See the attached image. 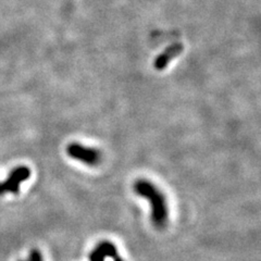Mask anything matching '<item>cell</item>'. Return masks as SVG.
Masks as SVG:
<instances>
[{
	"label": "cell",
	"instance_id": "1",
	"mask_svg": "<svg viewBox=\"0 0 261 261\" xmlns=\"http://www.w3.org/2000/svg\"><path fill=\"white\" fill-rule=\"evenodd\" d=\"M138 196L146 198L151 205V221L157 228L165 227L168 221V205L163 194L147 179H138L134 184Z\"/></svg>",
	"mask_w": 261,
	"mask_h": 261
},
{
	"label": "cell",
	"instance_id": "2",
	"mask_svg": "<svg viewBox=\"0 0 261 261\" xmlns=\"http://www.w3.org/2000/svg\"><path fill=\"white\" fill-rule=\"evenodd\" d=\"M67 153L72 159L79 160L88 166H97L101 160V153L92 147H86L79 143H72L67 147Z\"/></svg>",
	"mask_w": 261,
	"mask_h": 261
},
{
	"label": "cell",
	"instance_id": "3",
	"mask_svg": "<svg viewBox=\"0 0 261 261\" xmlns=\"http://www.w3.org/2000/svg\"><path fill=\"white\" fill-rule=\"evenodd\" d=\"M31 176V170L28 167L15 168L4 183H0V195L5 193L18 194L20 185Z\"/></svg>",
	"mask_w": 261,
	"mask_h": 261
},
{
	"label": "cell",
	"instance_id": "4",
	"mask_svg": "<svg viewBox=\"0 0 261 261\" xmlns=\"http://www.w3.org/2000/svg\"><path fill=\"white\" fill-rule=\"evenodd\" d=\"M183 49H184V46L181 43H174L172 45H170L169 47H167L165 50H163L157 58L154 59L153 61L154 69L158 71L165 70L171 60L176 58V57H178L182 54Z\"/></svg>",
	"mask_w": 261,
	"mask_h": 261
},
{
	"label": "cell",
	"instance_id": "5",
	"mask_svg": "<svg viewBox=\"0 0 261 261\" xmlns=\"http://www.w3.org/2000/svg\"><path fill=\"white\" fill-rule=\"evenodd\" d=\"M107 257L116 259L118 257V251L112 243L102 242L93 250L91 254V261H105V258Z\"/></svg>",
	"mask_w": 261,
	"mask_h": 261
},
{
	"label": "cell",
	"instance_id": "6",
	"mask_svg": "<svg viewBox=\"0 0 261 261\" xmlns=\"http://www.w3.org/2000/svg\"><path fill=\"white\" fill-rule=\"evenodd\" d=\"M30 261H43L42 254H40L39 250L33 249L30 254Z\"/></svg>",
	"mask_w": 261,
	"mask_h": 261
},
{
	"label": "cell",
	"instance_id": "7",
	"mask_svg": "<svg viewBox=\"0 0 261 261\" xmlns=\"http://www.w3.org/2000/svg\"><path fill=\"white\" fill-rule=\"evenodd\" d=\"M114 261H124L123 259H121V258H119V257H117L116 259H114Z\"/></svg>",
	"mask_w": 261,
	"mask_h": 261
}]
</instances>
